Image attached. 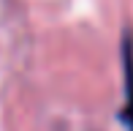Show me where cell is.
<instances>
[{"instance_id":"cell-1","label":"cell","mask_w":133,"mask_h":131,"mask_svg":"<svg viewBox=\"0 0 133 131\" xmlns=\"http://www.w3.org/2000/svg\"><path fill=\"white\" fill-rule=\"evenodd\" d=\"M122 82H125V104L122 123L133 131V35L128 33L122 41Z\"/></svg>"}]
</instances>
